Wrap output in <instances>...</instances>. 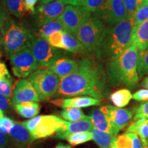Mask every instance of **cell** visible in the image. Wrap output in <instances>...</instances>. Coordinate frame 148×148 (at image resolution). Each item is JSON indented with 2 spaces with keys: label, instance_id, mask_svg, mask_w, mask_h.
I'll list each match as a JSON object with an SVG mask.
<instances>
[{
  "label": "cell",
  "instance_id": "43",
  "mask_svg": "<svg viewBox=\"0 0 148 148\" xmlns=\"http://www.w3.org/2000/svg\"><path fill=\"white\" fill-rule=\"evenodd\" d=\"M0 79H12L8 69L3 62H0Z\"/></svg>",
  "mask_w": 148,
  "mask_h": 148
},
{
  "label": "cell",
  "instance_id": "33",
  "mask_svg": "<svg viewBox=\"0 0 148 148\" xmlns=\"http://www.w3.org/2000/svg\"><path fill=\"white\" fill-rule=\"evenodd\" d=\"M148 19V4L143 3L138 7L134 16L135 27Z\"/></svg>",
  "mask_w": 148,
  "mask_h": 148
},
{
  "label": "cell",
  "instance_id": "19",
  "mask_svg": "<svg viewBox=\"0 0 148 148\" xmlns=\"http://www.w3.org/2000/svg\"><path fill=\"white\" fill-rule=\"evenodd\" d=\"M90 118H91L92 125L95 128L103 131V132L110 133L113 136L112 126H111L108 115L107 114L106 106L92 110Z\"/></svg>",
  "mask_w": 148,
  "mask_h": 148
},
{
  "label": "cell",
  "instance_id": "31",
  "mask_svg": "<svg viewBox=\"0 0 148 148\" xmlns=\"http://www.w3.org/2000/svg\"><path fill=\"white\" fill-rule=\"evenodd\" d=\"M12 16L2 5H0V49H3V38Z\"/></svg>",
  "mask_w": 148,
  "mask_h": 148
},
{
  "label": "cell",
  "instance_id": "53",
  "mask_svg": "<svg viewBox=\"0 0 148 148\" xmlns=\"http://www.w3.org/2000/svg\"><path fill=\"white\" fill-rule=\"evenodd\" d=\"M2 1L3 0H0V5H2Z\"/></svg>",
  "mask_w": 148,
  "mask_h": 148
},
{
  "label": "cell",
  "instance_id": "42",
  "mask_svg": "<svg viewBox=\"0 0 148 148\" xmlns=\"http://www.w3.org/2000/svg\"><path fill=\"white\" fill-rule=\"evenodd\" d=\"M38 0H23L25 12H28L31 14H34L36 12L35 5L38 2Z\"/></svg>",
  "mask_w": 148,
  "mask_h": 148
},
{
  "label": "cell",
  "instance_id": "23",
  "mask_svg": "<svg viewBox=\"0 0 148 148\" xmlns=\"http://www.w3.org/2000/svg\"><path fill=\"white\" fill-rule=\"evenodd\" d=\"M62 49L74 53H84L87 52L78 39L69 32H62Z\"/></svg>",
  "mask_w": 148,
  "mask_h": 148
},
{
  "label": "cell",
  "instance_id": "8",
  "mask_svg": "<svg viewBox=\"0 0 148 148\" xmlns=\"http://www.w3.org/2000/svg\"><path fill=\"white\" fill-rule=\"evenodd\" d=\"M91 14L82 5H66L58 18L63 24L65 32L75 36L79 27L92 16Z\"/></svg>",
  "mask_w": 148,
  "mask_h": 148
},
{
  "label": "cell",
  "instance_id": "17",
  "mask_svg": "<svg viewBox=\"0 0 148 148\" xmlns=\"http://www.w3.org/2000/svg\"><path fill=\"white\" fill-rule=\"evenodd\" d=\"M78 68V62L69 58L62 57L57 60L54 63L48 68L60 78L67 76L73 72H75Z\"/></svg>",
  "mask_w": 148,
  "mask_h": 148
},
{
  "label": "cell",
  "instance_id": "3",
  "mask_svg": "<svg viewBox=\"0 0 148 148\" xmlns=\"http://www.w3.org/2000/svg\"><path fill=\"white\" fill-rule=\"evenodd\" d=\"M138 50L132 43L124 52L107 64V76L114 86H134L139 80L137 71Z\"/></svg>",
  "mask_w": 148,
  "mask_h": 148
},
{
  "label": "cell",
  "instance_id": "15",
  "mask_svg": "<svg viewBox=\"0 0 148 148\" xmlns=\"http://www.w3.org/2000/svg\"><path fill=\"white\" fill-rule=\"evenodd\" d=\"M101 102V99L89 97L80 96L68 99H57L52 101L53 104L62 108H86V107L97 106Z\"/></svg>",
  "mask_w": 148,
  "mask_h": 148
},
{
  "label": "cell",
  "instance_id": "37",
  "mask_svg": "<svg viewBox=\"0 0 148 148\" xmlns=\"http://www.w3.org/2000/svg\"><path fill=\"white\" fill-rule=\"evenodd\" d=\"M14 123H15V122L11 118L3 116L0 119V132L5 134H10L11 130L13 127Z\"/></svg>",
  "mask_w": 148,
  "mask_h": 148
},
{
  "label": "cell",
  "instance_id": "54",
  "mask_svg": "<svg viewBox=\"0 0 148 148\" xmlns=\"http://www.w3.org/2000/svg\"><path fill=\"white\" fill-rule=\"evenodd\" d=\"M112 148H116V147H115V145H114H114H113V146H112Z\"/></svg>",
  "mask_w": 148,
  "mask_h": 148
},
{
  "label": "cell",
  "instance_id": "34",
  "mask_svg": "<svg viewBox=\"0 0 148 148\" xmlns=\"http://www.w3.org/2000/svg\"><path fill=\"white\" fill-rule=\"evenodd\" d=\"M127 11V18H134L138 7L143 3V0H123Z\"/></svg>",
  "mask_w": 148,
  "mask_h": 148
},
{
  "label": "cell",
  "instance_id": "14",
  "mask_svg": "<svg viewBox=\"0 0 148 148\" xmlns=\"http://www.w3.org/2000/svg\"><path fill=\"white\" fill-rule=\"evenodd\" d=\"M106 109L112 126V134L116 137L120 131L129 124L133 113L130 109L117 108L110 105L106 106Z\"/></svg>",
  "mask_w": 148,
  "mask_h": 148
},
{
  "label": "cell",
  "instance_id": "1",
  "mask_svg": "<svg viewBox=\"0 0 148 148\" xmlns=\"http://www.w3.org/2000/svg\"><path fill=\"white\" fill-rule=\"evenodd\" d=\"M78 62V68L73 73L60 79L57 96L73 97L86 95L100 99L104 80L101 69L87 58Z\"/></svg>",
  "mask_w": 148,
  "mask_h": 148
},
{
  "label": "cell",
  "instance_id": "16",
  "mask_svg": "<svg viewBox=\"0 0 148 148\" xmlns=\"http://www.w3.org/2000/svg\"><path fill=\"white\" fill-rule=\"evenodd\" d=\"M93 127L94 126L92 125L90 116H86L84 119L75 122H69L64 120V125L62 131L56 136H57V138L62 139V138L66 134L91 132Z\"/></svg>",
  "mask_w": 148,
  "mask_h": 148
},
{
  "label": "cell",
  "instance_id": "44",
  "mask_svg": "<svg viewBox=\"0 0 148 148\" xmlns=\"http://www.w3.org/2000/svg\"><path fill=\"white\" fill-rule=\"evenodd\" d=\"M12 103L11 100L8 97H5L4 95L0 93V110L3 111L7 110Z\"/></svg>",
  "mask_w": 148,
  "mask_h": 148
},
{
  "label": "cell",
  "instance_id": "24",
  "mask_svg": "<svg viewBox=\"0 0 148 148\" xmlns=\"http://www.w3.org/2000/svg\"><path fill=\"white\" fill-rule=\"evenodd\" d=\"M14 109L21 116L27 119H32L39 112L40 106L38 102L27 101L14 105Z\"/></svg>",
  "mask_w": 148,
  "mask_h": 148
},
{
  "label": "cell",
  "instance_id": "35",
  "mask_svg": "<svg viewBox=\"0 0 148 148\" xmlns=\"http://www.w3.org/2000/svg\"><path fill=\"white\" fill-rule=\"evenodd\" d=\"M107 1V0H85L82 6L92 13L99 10Z\"/></svg>",
  "mask_w": 148,
  "mask_h": 148
},
{
  "label": "cell",
  "instance_id": "28",
  "mask_svg": "<svg viewBox=\"0 0 148 148\" xmlns=\"http://www.w3.org/2000/svg\"><path fill=\"white\" fill-rule=\"evenodd\" d=\"M2 5L10 14L20 18L24 15L23 0H3Z\"/></svg>",
  "mask_w": 148,
  "mask_h": 148
},
{
  "label": "cell",
  "instance_id": "6",
  "mask_svg": "<svg viewBox=\"0 0 148 148\" xmlns=\"http://www.w3.org/2000/svg\"><path fill=\"white\" fill-rule=\"evenodd\" d=\"M105 27V23L103 21L92 15L79 27L75 37L87 52L95 53Z\"/></svg>",
  "mask_w": 148,
  "mask_h": 148
},
{
  "label": "cell",
  "instance_id": "21",
  "mask_svg": "<svg viewBox=\"0 0 148 148\" xmlns=\"http://www.w3.org/2000/svg\"><path fill=\"white\" fill-rule=\"evenodd\" d=\"M126 132L138 135L143 147L148 146V117L140 118L131 123Z\"/></svg>",
  "mask_w": 148,
  "mask_h": 148
},
{
  "label": "cell",
  "instance_id": "11",
  "mask_svg": "<svg viewBox=\"0 0 148 148\" xmlns=\"http://www.w3.org/2000/svg\"><path fill=\"white\" fill-rule=\"evenodd\" d=\"M67 3L66 0H55L45 5L36 7V12L32 14V21L36 27H41L48 22L57 19L63 13Z\"/></svg>",
  "mask_w": 148,
  "mask_h": 148
},
{
  "label": "cell",
  "instance_id": "10",
  "mask_svg": "<svg viewBox=\"0 0 148 148\" xmlns=\"http://www.w3.org/2000/svg\"><path fill=\"white\" fill-rule=\"evenodd\" d=\"M92 15L108 25H114L127 18L123 0H107Z\"/></svg>",
  "mask_w": 148,
  "mask_h": 148
},
{
  "label": "cell",
  "instance_id": "45",
  "mask_svg": "<svg viewBox=\"0 0 148 148\" xmlns=\"http://www.w3.org/2000/svg\"><path fill=\"white\" fill-rule=\"evenodd\" d=\"M8 145V138L5 134L0 132V148H6Z\"/></svg>",
  "mask_w": 148,
  "mask_h": 148
},
{
  "label": "cell",
  "instance_id": "49",
  "mask_svg": "<svg viewBox=\"0 0 148 148\" xmlns=\"http://www.w3.org/2000/svg\"><path fill=\"white\" fill-rule=\"evenodd\" d=\"M54 148H71V146L64 145L62 143H58Z\"/></svg>",
  "mask_w": 148,
  "mask_h": 148
},
{
  "label": "cell",
  "instance_id": "9",
  "mask_svg": "<svg viewBox=\"0 0 148 148\" xmlns=\"http://www.w3.org/2000/svg\"><path fill=\"white\" fill-rule=\"evenodd\" d=\"M9 58L14 75L20 78L29 77L39 68L36 58L29 47L18 51Z\"/></svg>",
  "mask_w": 148,
  "mask_h": 148
},
{
  "label": "cell",
  "instance_id": "27",
  "mask_svg": "<svg viewBox=\"0 0 148 148\" xmlns=\"http://www.w3.org/2000/svg\"><path fill=\"white\" fill-rule=\"evenodd\" d=\"M112 103L117 108H123L128 104L132 99L130 90L127 88H121L112 92L110 96Z\"/></svg>",
  "mask_w": 148,
  "mask_h": 148
},
{
  "label": "cell",
  "instance_id": "39",
  "mask_svg": "<svg viewBox=\"0 0 148 148\" xmlns=\"http://www.w3.org/2000/svg\"><path fill=\"white\" fill-rule=\"evenodd\" d=\"M42 119V115H38L32 118L31 119L27 120L26 121L22 122V124L25 126L26 128L31 133H32L34 131V130L36 129L37 125H38L40 120Z\"/></svg>",
  "mask_w": 148,
  "mask_h": 148
},
{
  "label": "cell",
  "instance_id": "30",
  "mask_svg": "<svg viewBox=\"0 0 148 148\" xmlns=\"http://www.w3.org/2000/svg\"><path fill=\"white\" fill-rule=\"evenodd\" d=\"M60 116L66 121L75 122L86 117L80 108H66L60 112Z\"/></svg>",
  "mask_w": 148,
  "mask_h": 148
},
{
  "label": "cell",
  "instance_id": "5",
  "mask_svg": "<svg viewBox=\"0 0 148 148\" xmlns=\"http://www.w3.org/2000/svg\"><path fill=\"white\" fill-rule=\"evenodd\" d=\"M27 79L34 86L41 101L57 95L60 78L49 69H37Z\"/></svg>",
  "mask_w": 148,
  "mask_h": 148
},
{
  "label": "cell",
  "instance_id": "52",
  "mask_svg": "<svg viewBox=\"0 0 148 148\" xmlns=\"http://www.w3.org/2000/svg\"><path fill=\"white\" fill-rule=\"evenodd\" d=\"M143 3L148 4V0H143Z\"/></svg>",
  "mask_w": 148,
  "mask_h": 148
},
{
  "label": "cell",
  "instance_id": "4",
  "mask_svg": "<svg viewBox=\"0 0 148 148\" xmlns=\"http://www.w3.org/2000/svg\"><path fill=\"white\" fill-rule=\"evenodd\" d=\"M34 37L31 30L12 17L3 36V50L10 58L18 51L29 47Z\"/></svg>",
  "mask_w": 148,
  "mask_h": 148
},
{
  "label": "cell",
  "instance_id": "36",
  "mask_svg": "<svg viewBox=\"0 0 148 148\" xmlns=\"http://www.w3.org/2000/svg\"><path fill=\"white\" fill-rule=\"evenodd\" d=\"M12 79H1L0 81V93L10 98L12 95Z\"/></svg>",
  "mask_w": 148,
  "mask_h": 148
},
{
  "label": "cell",
  "instance_id": "38",
  "mask_svg": "<svg viewBox=\"0 0 148 148\" xmlns=\"http://www.w3.org/2000/svg\"><path fill=\"white\" fill-rule=\"evenodd\" d=\"M52 47L56 49H62V32H57L46 39Z\"/></svg>",
  "mask_w": 148,
  "mask_h": 148
},
{
  "label": "cell",
  "instance_id": "55",
  "mask_svg": "<svg viewBox=\"0 0 148 148\" xmlns=\"http://www.w3.org/2000/svg\"><path fill=\"white\" fill-rule=\"evenodd\" d=\"M144 148H148V146H146V147H144Z\"/></svg>",
  "mask_w": 148,
  "mask_h": 148
},
{
  "label": "cell",
  "instance_id": "50",
  "mask_svg": "<svg viewBox=\"0 0 148 148\" xmlns=\"http://www.w3.org/2000/svg\"><path fill=\"white\" fill-rule=\"evenodd\" d=\"M3 116V111L2 110H0V119H1V118H2Z\"/></svg>",
  "mask_w": 148,
  "mask_h": 148
},
{
  "label": "cell",
  "instance_id": "22",
  "mask_svg": "<svg viewBox=\"0 0 148 148\" xmlns=\"http://www.w3.org/2000/svg\"><path fill=\"white\" fill-rule=\"evenodd\" d=\"M114 145L116 148H144L138 135L128 132L116 137Z\"/></svg>",
  "mask_w": 148,
  "mask_h": 148
},
{
  "label": "cell",
  "instance_id": "7",
  "mask_svg": "<svg viewBox=\"0 0 148 148\" xmlns=\"http://www.w3.org/2000/svg\"><path fill=\"white\" fill-rule=\"evenodd\" d=\"M29 48L36 58L39 68H49L63 55L62 51L52 47L47 40L40 37L34 36Z\"/></svg>",
  "mask_w": 148,
  "mask_h": 148
},
{
  "label": "cell",
  "instance_id": "26",
  "mask_svg": "<svg viewBox=\"0 0 148 148\" xmlns=\"http://www.w3.org/2000/svg\"><path fill=\"white\" fill-rule=\"evenodd\" d=\"M92 140L101 148H112L116 137L110 133L103 132L93 127L91 130Z\"/></svg>",
  "mask_w": 148,
  "mask_h": 148
},
{
  "label": "cell",
  "instance_id": "41",
  "mask_svg": "<svg viewBox=\"0 0 148 148\" xmlns=\"http://www.w3.org/2000/svg\"><path fill=\"white\" fill-rule=\"evenodd\" d=\"M132 98L134 100L138 101H148V89L143 88L135 92L132 95Z\"/></svg>",
  "mask_w": 148,
  "mask_h": 148
},
{
  "label": "cell",
  "instance_id": "40",
  "mask_svg": "<svg viewBox=\"0 0 148 148\" xmlns=\"http://www.w3.org/2000/svg\"><path fill=\"white\" fill-rule=\"evenodd\" d=\"M144 117H148V101L138 107L134 113V120L136 121Z\"/></svg>",
  "mask_w": 148,
  "mask_h": 148
},
{
  "label": "cell",
  "instance_id": "48",
  "mask_svg": "<svg viewBox=\"0 0 148 148\" xmlns=\"http://www.w3.org/2000/svg\"><path fill=\"white\" fill-rule=\"evenodd\" d=\"M55 0H39V5H45Z\"/></svg>",
  "mask_w": 148,
  "mask_h": 148
},
{
  "label": "cell",
  "instance_id": "13",
  "mask_svg": "<svg viewBox=\"0 0 148 148\" xmlns=\"http://www.w3.org/2000/svg\"><path fill=\"white\" fill-rule=\"evenodd\" d=\"M63 123V119L56 115H42L41 120L32 134L35 140L56 135L62 130Z\"/></svg>",
  "mask_w": 148,
  "mask_h": 148
},
{
  "label": "cell",
  "instance_id": "2",
  "mask_svg": "<svg viewBox=\"0 0 148 148\" xmlns=\"http://www.w3.org/2000/svg\"><path fill=\"white\" fill-rule=\"evenodd\" d=\"M134 29V18H126L116 25L105 27L96 56L108 62L119 57L132 44Z\"/></svg>",
  "mask_w": 148,
  "mask_h": 148
},
{
  "label": "cell",
  "instance_id": "32",
  "mask_svg": "<svg viewBox=\"0 0 148 148\" xmlns=\"http://www.w3.org/2000/svg\"><path fill=\"white\" fill-rule=\"evenodd\" d=\"M137 71L139 78L148 75V49L138 52Z\"/></svg>",
  "mask_w": 148,
  "mask_h": 148
},
{
  "label": "cell",
  "instance_id": "56",
  "mask_svg": "<svg viewBox=\"0 0 148 148\" xmlns=\"http://www.w3.org/2000/svg\"><path fill=\"white\" fill-rule=\"evenodd\" d=\"M0 81H1V79H0Z\"/></svg>",
  "mask_w": 148,
  "mask_h": 148
},
{
  "label": "cell",
  "instance_id": "47",
  "mask_svg": "<svg viewBox=\"0 0 148 148\" xmlns=\"http://www.w3.org/2000/svg\"><path fill=\"white\" fill-rule=\"evenodd\" d=\"M141 86H143V88H146V89H148V75L143 79V81L142 82Z\"/></svg>",
  "mask_w": 148,
  "mask_h": 148
},
{
  "label": "cell",
  "instance_id": "18",
  "mask_svg": "<svg viewBox=\"0 0 148 148\" xmlns=\"http://www.w3.org/2000/svg\"><path fill=\"white\" fill-rule=\"evenodd\" d=\"M9 134L14 143L20 147L30 145L35 140L32 133L22 124V123L15 122Z\"/></svg>",
  "mask_w": 148,
  "mask_h": 148
},
{
  "label": "cell",
  "instance_id": "46",
  "mask_svg": "<svg viewBox=\"0 0 148 148\" xmlns=\"http://www.w3.org/2000/svg\"><path fill=\"white\" fill-rule=\"evenodd\" d=\"M85 0H66L68 5H82Z\"/></svg>",
  "mask_w": 148,
  "mask_h": 148
},
{
  "label": "cell",
  "instance_id": "20",
  "mask_svg": "<svg viewBox=\"0 0 148 148\" xmlns=\"http://www.w3.org/2000/svg\"><path fill=\"white\" fill-rule=\"evenodd\" d=\"M132 43L137 47L138 52L148 49V19L135 27Z\"/></svg>",
  "mask_w": 148,
  "mask_h": 148
},
{
  "label": "cell",
  "instance_id": "25",
  "mask_svg": "<svg viewBox=\"0 0 148 148\" xmlns=\"http://www.w3.org/2000/svg\"><path fill=\"white\" fill-rule=\"evenodd\" d=\"M64 31L65 30H64L63 24L59 18H57V19L48 22L40 27L38 30L37 31L36 35L38 36L37 37H40L46 40L48 37L54 33L57 32H64Z\"/></svg>",
  "mask_w": 148,
  "mask_h": 148
},
{
  "label": "cell",
  "instance_id": "12",
  "mask_svg": "<svg viewBox=\"0 0 148 148\" xmlns=\"http://www.w3.org/2000/svg\"><path fill=\"white\" fill-rule=\"evenodd\" d=\"M40 101L38 92L28 79L22 78L15 82L11 97L12 104L27 101L38 102Z\"/></svg>",
  "mask_w": 148,
  "mask_h": 148
},
{
  "label": "cell",
  "instance_id": "29",
  "mask_svg": "<svg viewBox=\"0 0 148 148\" xmlns=\"http://www.w3.org/2000/svg\"><path fill=\"white\" fill-rule=\"evenodd\" d=\"M62 139H65L71 145L75 146L92 140V137L90 132H84L66 134L62 138Z\"/></svg>",
  "mask_w": 148,
  "mask_h": 148
},
{
  "label": "cell",
  "instance_id": "51",
  "mask_svg": "<svg viewBox=\"0 0 148 148\" xmlns=\"http://www.w3.org/2000/svg\"><path fill=\"white\" fill-rule=\"evenodd\" d=\"M1 56H2V49H0V62H1Z\"/></svg>",
  "mask_w": 148,
  "mask_h": 148
}]
</instances>
